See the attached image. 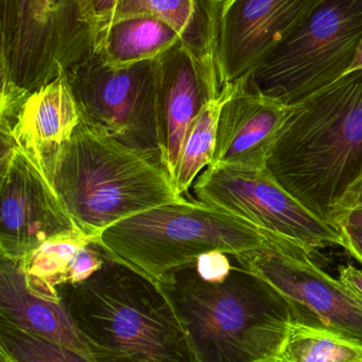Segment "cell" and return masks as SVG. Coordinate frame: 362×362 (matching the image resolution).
I'll use <instances>...</instances> for the list:
<instances>
[{
  "instance_id": "obj_1",
  "label": "cell",
  "mask_w": 362,
  "mask_h": 362,
  "mask_svg": "<svg viewBox=\"0 0 362 362\" xmlns=\"http://www.w3.org/2000/svg\"><path fill=\"white\" fill-rule=\"evenodd\" d=\"M187 334L196 362H279L291 307L251 271L211 268L197 258L160 281Z\"/></svg>"
},
{
  "instance_id": "obj_2",
  "label": "cell",
  "mask_w": 362,
  "mask_h": 362,
  "mask_svg": "<svg viewBox=\"0 0 362 362\" xmlns=\"http://www.w3.org/2000/svg\"><path fill=\"white\" fill-rule=\"evenodd\" d=\"M267 169L307 209L332 224L337 205L362 175V69L292 105Z\"/></svg>"
},
{
  "instance_id": "obj_3",
  "label": "cell",
  "mask_w": 362,
  "mask_h": 362,
  "mask_svg": "<svg viewBox=\"0 0 362 362\" xmlns=\"http://www.w3.org/2000/svg\"><path fill=\"white\" fill-rule=\"evenodd\" d=\"M57 290L94 362H196L160 284L107 254L90 277Z\"/></svg>"
},
{
  "instance_id": "obj_4",
  "label": "cell",
  "mask_w": 362,
  "mask_h": 362,
  "mask_svg": "<svg viewBox=\"0 0 362 362\" xmlns=\"http://www.w3.org/2000/svg\"><path fill=\"white\" fill-rule=\"evenodd\" d=\"M54 185L94 243L120 220L186 200L160 163L82 119L61 153Z\"/></svg>"
},
{
  "instance_id": "obj_5",
  "label": "cell",
  "mask_w": 362,
  "mask_h": 362,
  "mask_svg": "<svg viewBox=\"0 0 362 362\" xmlns=\"http://www.w3.org/2000/svg\"><path fill=\"white\" fill-rule=\"evenodd\" d=\"M251 224L204 203L160 205L112 224L97 239L110 257L158 283L167 273L211 252L239 255L268 243Z\"/></svg>"
},
{
  "instance_id": "obj_6",
  "label": "cell",
  "mask_w": 362,
  "mask_h": 362,
  "mask_svg": "<svg viewBox=\"0 0 362 362\" xmlns=\"http://www.w3.org/2000/svg\"><path fill=\"white\" fill-rule=\"evenodd\" d=\"M96 37L86 0H0L1 86L27 96L90 59Z\"/></svg>"
},
{
  "instance_id": "obj_7",
  "label": "cell",
  "mask_w": 362,
  "mask_h": 362,
  "mask_svg": "<svg viewBox=\"0 0 362 362\" xmlns=\"http://www.w3.org/2000/svg\"><path fill=\"white\" fill-rule=\"evenodd\" d=\"M361 42L362 0H323L245 81L294 105L344 76Z\"/></svg>"
},
{
  "instance_id": "obj_8",
  "label": "cell",
  "mask_w": 362,
  "mask_h": 362,
  "mask_svg": "<svg viewBox=\"0 0 362 362\" xmlns=\"http://www.w3.org/2000/svg\"><path fill=\"white\" fill-rule=\"evenodd\" d=\"M192 189L199 202L234 216L264 235L309 252L342 247L340 230L307 209L267 168L209 165Z\"/></svg>"
},
{
  "instance_id": "obj_9",
  "label": "cell",
  "mask_w": 362,
  "mask_h": 362,
  "mask_svg": "<svg viewBox=\"0 0 362 362\" xmlns=\"http://www.w3.org/2000/svg\"><path fill=\"white\" fill-rule=\"evenodd\" d=\"M66 75L82 120L162 164L158 58L112 67L95 52Z\"/></svg>"
},
{
  "instance_id": "obj_10",
  "label": "cell",
  "mask_w": 362,
  "mask_h": 362,
  "mask_svg": "<svg viewBox=\"0 0 362 362\" xmlns=\"http://www.w3.org/2000/svg\"><path fill=\"white\" fill-rule=\"evenodd\" d=\"M262 249L234 256L262 277L291 307L293 321L323 328L362 344V304L338 279L322 270L311 252L269 236Z\"/></svg>"
},
{
  "instance_id": "obj_11",
  "label": "cell",
  "mask_w": 362,
  "mask_h": 362,
  "mask_svg": "<svg viewBox=\"0 0 362 362\" xmlns=\"http://www.w3.org/2000/svg\"><path fill=\"white\" fill-rule=\"evenodd\" d=\"M0 167L1 257L20 262L50 239L83 235L54 184L26 152L16 146L3 150Z\"/></svg>"
},
{
  "instance_id": "obj_12",
  "label": "cell",
  "mask_w": 362,
  "mask_h": 362,
  "mask_svg": "<svg viewBox=\"0 0 362 362\" xmlns=\"http://www.w3.org/2000/svg\"><path fill=\"white\" fill-rule=\"evenodd\" d=\"M322 1L223 0L215 54L222 86L251 75Z\"/></svg>"
},
{
  "instance_id": "obj_13",
  "label": "cell",
  "mask_w": 362,
  "mask_h": 362,
  "mask_svg": "<svg viewBox=\"0 0 362 362\" xmlns=\"http://www.w3.org/2000/svg\"><path fill=\"white\" fill-rule=\"evenodd\" d=\"M221 88L215 56L197 57L179 42L158 58V139L173 181L190 124Z\"/></svg>"
},
{
  "instance_id": "obj_14",
  "label": "cell",
  "mask_w": 362,
  "mask_h": 362,
  "mask_svg": "<svg viewBox=\"0 0 362 362\" xmlns=\"http://www.w3.org/2000/svg\"><path fill=\"white\" fill-rule=\"evenodd\" d=\"M80 119L67 75L63 74L18 105L0 110L1 151L20 148L54 184L59 158Z\"/></svg>"
},
{
  "instance_id": "obj_15",
  "label": "cell",
  "mask_w": 362,
  "mask_h": 362,
  "mask_svg": "<svg viewBox=\"0 0 362 362\" xmlns=\"http://www.w3.org/2000/svg\"><path fill=\"white\" fill-rule=\"evenodd\" d=\"M292 105L232 82L220 110L215 156L211 165L267 168L277 134Z\"/></svg>"
},
{
  "instance_id": "obj_16",
  "label": "cell",
  "mask_w": 362,
  "mask_h": 362,
  "mask_svg": "<svg viewBox=\"0 0 362 362\" xmlns=\"http://www.w3.org/2000/svg\"><path fill=\"white\" fill-rule=\"evenodd\" d=\"M0 320L54 341L81 356L86 362H94L62 298L54 300L35 293L27 285L20 264L6 257H1L0 266Z\"/></svg>"
},
{
  "instance_id": "obj_17",
  "label": "cell",
  "mask_w": 362,
  "mask_h": 362,
  "mask_svg": "<svg viewBox=\"0 0 362 362\" xmlns=\"http://www.w3.org/2000/svg\"><path fill=\"white\" fill-rule=\"evenodd\" d=\"M105 259L100 245L84 235H73L46 241L18 264L33 291L61 300L59 286L84 281L103 267Z\"/></svg>"
},
{
  "instance_id": "obj_18",
  "label": "cell",
  "mask_w": 362,
  "mask_h": 362,
  "mask_svg": "<svg viewBox=\"0 0 362 362\" xmlns=\"http://www.w3.org/2000/svg\"><path fill=\"white\" fill-rule=\"evenodd\" d=\"M223 0H118L112 22L134 16H152L179 33L197 57L215 56Z\"/></svg>"
},
{
  "instance_id": "obj_19",
  "label": "cell",
  "mask_w": 362,
  "mask_h": 362,
  "mask_svg": "<svg viewBox=\"0 0 362 362\" xmlns=\"http://www.w3.org/2000/svg\"><path fill=\"white\" fill-rule=\"evenodd\" d=\"M181 41L177 31L152 16L118 18L97 33L95 52L112 67L154 60Z\"/></svg>"
},
{
  "instance_id": "obj_20",
  "label": "cell",
  "mask_w": 362,
  "mask_h": 362,
  "mask_svg": "<svg viewBox=\"0 0 362 362\" xmlns=\"http://www.w3.org/2000/svg\"><path fill=\"white\" fill-rule=\"evenodd\" d=\"M230 86L232 83L223 84L219 96L201 111L188 129L173 177L177 194L188 192L201 170L213 163L220 110Z\"/></svg>"
},
{
  "instance_id": "obj_21",
  "label": "cell",
  "mask_w": 362,
  "mask_h": 362,
  "mask_svg": "<svg viewBox=\"0 0 362 362\" xmlns=\"http://www.w3.org/2000/svg\"><path fill=\"white\" fill-rule=\"evenodd\" d=\"M279 362H362V344L329 330L292 321Z\"/></svg>"
},
{
  "instance_id": "obj_22",
  "label": "cell",
  "mask_w": 362,
  "mask_h": 362,
  "mask_svg": "<svg viewBox=\"0 0 362 362\" xmlns=\"http://www.w3.org/2000/svg\"><path fill=\"white\" fill-rule=\"evenodd\" d=\"M3 362L86 361L71 349L0 320Z\"/></svg>"
},
{
  "instance_id": "obj_23",
  "label": "cell",
  "mask_w": 362,
  "mask_h": 362,
  "mask_svg": "<svg viewBox=\"0 0 362 362\" xmlns=\"http://www.w3.org/2000/svg\"><path fill=\"white\" fill-rule=\"evenodd\" d=\"M356 209H362V175L349 186L334 209L332 218V226L338 228L339 219L347 211Z\"/></svg>"
},
{
  "instance_id": "obj_24",
  "label": "cell",
  "mask_w": 362,
  "mask_h": 362,
  "mask_svg": "<svg viewBox=\"0 0 362 362\" xmlns=\"http://www.w3.org/2000/svg\"><path fill=\"white\" fill-rule=\"evenodd\" d=\"M338 228L342 236V247L362 264V228L347 224H341Z\"/></svg>"
},
{
  "instance_id": "obj_25",
  "label": "cell",
  "mask_w": 362,
  "mask_h": 362,
  "mask_svg": "<svg viewBox=\"0 0 362 362\" xmlns=\"http://www.w3.org/2000/svg\"><path fill=\"white\" fill-rule=\"evenodd\" d=\"M96 23L97 33L107 27L113 18L118 0H86Z\"/></svg>"
},
{
  "instance_id": "obj_26",
  "label": "cell",
  "mask_w": 362,
  "mask_h": 362,
  "mask_svg": "<svg viewBox=\"0 0 362 362\" xmlns=\"http://www.w3.org/2000/svg\"><path fill=\"white\" fill-rule=\"evenodd\" d=\"M339 281L362 304V271L351 264L339 266Z\"/></svg>"
},
{
  "instance_id": "obj_27",
  "label": "cell",
  "mask_w": 362,
  "mask_h": 362,
  "mask_svg": "<svg viewBox=\"0 0 362 362\" xmlns=\"http://www.w3.org/2000/svg\"><path fill=\"white\" fill-rule=\"evenodd\" d=\"M341 224H347V226L362 228V209H356L345 213L339 219L338 228Z\"/></svg>"
},
{
  "instance_id": "obj_28",
  "label": "cell",
  "mask_w": 362,
  "mask_h": 362,
  "mask_svg": "<svg viewBox=\"0 0 362 362\" xmlns=\"http://www.w3.org/2000/svg\"><path fill=\"white\" fill-rule=\"evenodd\" d=\"M356 69H362V42L361 44H360L359 48H358L357 54H356L355 59H354L353 61V64H351V69H349L347 73L351 71H356Z\"/></svg>"
}]
</instances>
